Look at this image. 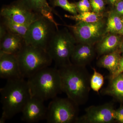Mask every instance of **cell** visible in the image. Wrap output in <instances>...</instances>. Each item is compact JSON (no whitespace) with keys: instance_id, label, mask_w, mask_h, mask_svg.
<instances>
[{"instance_id":"cell-1","label":"cell","mask_w":123,"mask_h":123,"mask_svg":"<svg viewBox=\"0 0 123 123\" xmlns=\"http://www.w3.org/2000/svg\"><path fill=\"white\" fill-rule=\"evenodd\" d=\"M62 92L78 105L87 102L91 88V76L86 67L72 64L59 69Z\"/></svg>"},{"instance_id":"cell-2","label":"cell","mask_w":123,"mask_h":123,"mask_svg":"<svg viewBox=\"0 0 123 123\" xmlns=\"http://www.w3.org/2000/svg\"><path fill=\"white\" fill-rule=\"evenodd\" d=\"M2 113L9 119L22 112L31 97L27 81L23 78L7 80L0 89Z\"/></svg>"},{"instance_id":"cell-3","label":"cell","mask_w":123,"mask_h":123,"mask_svg":"<svg viewBox=\"0 0 123 123\" xmlns=\"http://www.w3.org/2000/svg\"><path fill=\"white\" fill-rule=\"evenodd\" d=\"M31 97L44 101L62 92L59 70L49 66L40 69L28 78Z\"/></svg>"},{"instance_id":"cell-4","label":"cell","mask_w":123,"mask_h":123,"mask_svg":"<svg viewBox=\"0 0 123 123\" xmlns=\"http://www.w3.org/2000/svg\"><path fill=\"white\" fill-rule=\"evenodd\" d=\"M77 43L74 36L67 29L56 30L46 50L59 68L72 64L71 57Z\"/></svg>"},{"instance_id":"cell-5","label":"cell","mask_w":123,"mask_h":123,"mask_svg":"<svg viewBox=\"0 0 123 123\" xmlns=\"http://www.w3.org/2000/svg\"><path fill=\"white\" fill-rule=\"evenodd\" d=\"M17 55L24 78H29L40 69L50 66L53 61L46 49L25 43Z\"/></svg>"},{"instance_id":"cell-6","label":"cell","mask_w":123,"mask_h":123,"mask_svg":"<svg viewBox=\"0 0 123 123\" xmlns=\"http://www.w3.org/2000/svg\"><path fill=\"white\" fill-rule=\"evenodd\" d=\"M58 26L48 18L40 16L30 25L24 37L27 45L46 49Z\"/></svg>"},{"instance_id":"cell-7","label":"cell","mask_w":123,"mask_h":123,"mask_svg":"<svg viewBox=\"0 0 123 123\" xmlns=\"http://www.w3.org/2000/svg\"><path fill=\"white\" fill-rule=\"evenodd\" d=\"M68 98L55 97L49 105L46 119L48 123H76L78 106Z\"/></svg>"},{"instance_id":"cell-8","label":"cell","mask_w":123,"mask_h":123,"mask_svg":"<svg viewBox=\"0 0 123 123\" xmlns=\"http://www.w3.org/2000/svg\"><path fill=\"white\" fill-rule=\"evenodd\" d=\"M77 43L93 44L98 43L106 34V24L103 20L94 23L78 22L69 26Z\"/></svg>"},{"instance_id":"cell-9","label":"cell","mask_w":123,"mask_h":123,"mask_svg":"<svg viewBox=\"0 0 123 123\" xmlns=\"http://www.w3.org/2000/svg\"><path fill=\"white\" fill-rule=\"evenodd\" d=\"M115 109L112 102L86 108L85 113L78 117L76 123H112L116 122Z\"/></svg>"},{"instance_id":"cell-10","label":"cell","mask_w":123,"mask_h":123,"mask_svg":"<svg viewBox=\"0 0 123 123\" xmlns=\"http://www.w3.org/2000/svg\"><path fill=\"white\" fill-rule=\"evenodd\" d=\"M0 14L3 18L24 24H31L41 16L31 11L18 0L2 7Z\"/></svg>"},{"instance_id":"cell-11","label":"cell","mask_w":123,"mask_h":123,"mask_svg":"<svg viewBox=\"0 0 123 123\" xmlns=\"http://www.w3.org/2000/svg\"><path fill=\"white\" fill-rule=\"evenodd\" d=\"M41 99L31 97L23 109L21 119L27 123H35L46 119L47 108Z\"/></svg>"},{"instance_id":"cell-12","label":"cell","mask_w":123,"mask_h":123,"mask_svg":"<svg viewBox=\"0 0 123 123\" xmlns=\"http://www.w3.org/2000/svg\"><path fill=\"white\" fill-rule=\"evenodd\" d=\"M0 77L7 80L23 78L17 55L0 52Z\"/></svg>"},{"instance_id":"cell-13","label":"cell","mask_w":123,"mask_h":123,"mask_svg":"<svg viewBox=\"0 0 123 123\" xmlns=\"http://www.w3.org/2000/svg\"><path fill=\"white\" fill-rule=\"evenodd\" d=\"M96 52L93 44H76L70 59L72 63L77 66L86 67L94 59Z\"/></svg>"},{"instance_id":"cell-14","label":"cell","mask_w":123,"mask_h":123,"mask_svg":"<svg viewBox=\"0 0 123 123\" xmlns=\"http://www.w3.org/2000/svg\"><path fill=\"white\" fill-rule=\"evenodd\" d=\"M25 44L24 37L8 31L0 40V52L17 55Z\"/></svg>"},{"instance_id":"cell-15","label":"cell","mask_w":123,"mask_h":123,"mask_svg":"<svg viewBox=\"0 0 123 123\" xmlns=\"http://www.w3.org/2000/svg\"><path fill=\"white\" fill-rule=\"evenodd\" d=\"M31 11L44 17L55 23L58 24L54 20L52 8L47 0H18Z\"/></svg>"},{"instance_id":"cell-16","label":"cell","mask_w":123,"mask_h":123,"mask_svg":"<svg viewBox=\"0 0 123 123\" xmlns=\"http://www.w3.org/2000/svg\"><path fill=\"white\" fill-rule=\"evenodd\" d=\"M108 79V85L102 90L101 94L111 96L116 101L123 103V73Z\"/></svg>"},{"instance_id":"cell-17","label":"cell","mask_w":123,"mask_h":123,"mask_svg":"<svg viewBox=\"0 0 123 123\" xmlns=\"http://www.w3.org/2000/svg\"><path fill=\"white\" fill-rule=\"evenodd\" d=\"M121 40L116 34L110 33L104 36L97 43L96 52L99 55L111 53L118 50Z\"/></svg>"},{"instance_id":"cell-18","label":"cell","mask_w":123,"mask_h":123,"mask_svg":"<svg viewBox=\"0 0 123 123\" xmlns=\"http://www.w3.org/2000/svg\"><path fill=\"white\" fill-rule=\"evenodd\" d=\"M121 57L118 50L103 55L97 62V66L107 69L110 72L109 76H112L117 70Z\"/></svg>"},{"instance_id":"cell-19","label":"cell","mask_w":123,"mask_h":123,"mask_svg":"<svg viewBox=\"0 0 123 123\" xmlns=\"http://www.w3.org/2000/svg\"><path fill=\"white\" fill-rule=\"evenodd\" d=\"M123 23L119 15L115 11L109 13L106 24V33H119L123 28Z\"/></svg>"},{"instance_id":"cell-20","label":"cell","mask_w":123,"mask_h":123,"mask_svg":"<svg viewBox=\"0 0 123 123\" xmlns=\"http://www.w3.org/2000/svg\"><path fill=\"white\" fill-rule=\"evenodd\" d=\"M2 23L8 32L20 35L24 38L30 24H21L3 18Z\"/></svg>"},{"instance_id":"cell-21","label":"cell","mask_w":123,"mask_h":123,"mask_svg":"<svg viewBox=\"0 0 123 123\" xmlns=\"http://www.w3.org/2000/svg\"><path fill=\"white\" fill-rule=\"evenodd\" d=\"M65 17L78 22L94 23L102 19L101 14L90 11L82 12L79 14L73 15H65Z\"/></svg>"},{"instance_id":"cell-22","label":"cell","mask_w":123,"mask_h":123,"mask_svg":"<svg viewBox=\"0 0 123 123\" xmlns=\"http://www.w3.org/2000/svg\"><path fill=\"white\" fill-rule=\"evenodd\" d=\"M92 69L93 73L91 78V88L94 92L98 93L104 84V78L103 75L97 72L96 69Z\"/></svg>"},{"instance_id":"cell-23","label":"cell","mask_w":123,"mask_h":123,"mask_svg":"<svg viewBox=\"0 0 123 123\" xmlns=\"http://www.w3.org/2000/svg\"><path fill=\"white\" fill-rule=\"evenodd\" d=\"M53 7H61L73 15H76L78 11L75 3H70L68 0H50Z\"/></svg>"},{"instance_id":"cell-24","label":"cell","mask_w":123,"mask_h":123,"mask_svg":"<svg viewBox=\"0 0 123 123\" xmlns=\"http://www.w3.org/2000/svg\"><path fill=\"white\" fill-rule=\"evenodd\" d=\"M91 9L93 12L101 14L105 8V2L104 0H89Z\"/></svg>"},{"instance_id":"cell-25","label":"cell","mask_w":123,"mask_h":123,"mask_svg":"<svg viewBox=\"0 0 123 123\" xmlns=\"http://www.w3.org/2000/svg\"><path fill=\"white\" fill-rule=\"evenodd\" d=\"M75 4L76 6L77 11L79 13L89 11L91 9L89 0H80Z\"/></svg>"},{"instance_id":"cell-26","label":"cell","mask_w":123,"mask_h":123,"mask_svg":"<svg viewBox=\"0 0 123 123\" xmlns=\"http://www.w3.org/2000/svg\"><path fill=\"white\" fill-rule=\"evenodd\" d=\"M115 116L116 122L123 123V103L120 107L115 110Z\"/></svg>"},{"instance_id":"cell-27","label":"cell","mask_w":123,"mask_h":123,"mask_svg":"<svg viewBox=\"0 0 123 123\" xmlns=\"http://www.w3.org/2000/svg\"><path fill=\"white\" fill-rule=\"evenodd\" d=\"M114 5L115 12L119 15H123V0H118Z\"/></svg>"},{"instance_id":"cell-28","label":"cell","mask_w":123,"mask_h":123,"mask_svg":"<svg viewBox=\"0 0 123 123\" xmlns=\"http://www.w3.org/2000/svg\"><path fill=\"white\" fill-rule=\"evenodd\" d=\"M123 73V56L121 57L119 62L118 68L115 73L112 76H109L108 79L112 78Z\"/></svg>"},{"instance_id":"cell-29","label":"cell","mask_w":123,"mask_h":123,"mask_svg":"<svg viewBox=\"0 0 123 123\" xmlns=\"http://www.w3.org/2000/svg\"><path fill=\"white\" fill-rule=\"evenodd\" d=\"M8 31L6 27L2 23L0 26V40L5 37Z\"/></svg>"},{"instance_id":"cell-30","label":"cell","mask_w":123,"mask_h":123,"mask_svg":"<svg viewBox=\"0 0 123 123\" xmlns=\"http://www.w3.org/2000/svg\"><path fill=\"white\" fill-rule=\"evenodd\" d=\"M7 118L6 116L4 113H2L1 116L0 118V123H4L6 120H7Z\"/></svg>"},{"instance_id":"cell-31","label":"cell","mask_w":123,"mask_h":123,"mask_svg":"<svg viewBox=\"0 0 123 123\" xmlns=\"http://www.w3.org/2000/svg\"><path fill=\"white\" fill-rule=\"evenodd\" d=\"M118 0H106L108 2L112 5H114Z\"/></svg>"},{"instance_id":"cell-32","label":"cell","mask_w":123,"mask_h":123,"mask_svg":"<svg viewBox=\"0 0 123 123\" xmlns=\"http://www.w3.org/2000/svg\"><path fill=\"white\" fill-rule=\"evenodd\" d=\"M120 51L121 53H123V42L121 43L120 46Z\"/></svg>"},{"instance_id":"cell-33","label":"cell","mask_w":123,"mask_h":123,"mask_svg":"<svg viewBox=\"0 0 123 123\" xmlns=\"http://www.w3.org/2000/svg\"><path fill=\"white\" fill-rule=\"evenodd\" d=\"M119 33V34H121L123 35V28H122L121 31H120V32Z\"/></svg>"},{"instance_id":"cell-34","label":"cell","mask_w":123,"mask_h":123,"mask_svg":"<svg viewBox=\"0 0 123 123\" xmlns=\"http://www.w3.org/2000/svg\"><path fill=\"white\" fill-rule=\"evenodd\" d=\"M122 22H123V18H122Z\"/></svg>"}]
</instances>
